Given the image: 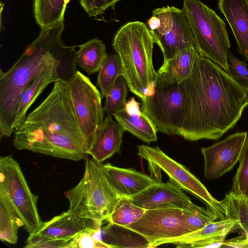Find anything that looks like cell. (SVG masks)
<instances>
[{"label": "cell", "mask_w": 248, "mask_h": 248, "mask_svg": "<svg viewBox=\"0 0 248 248\" xmlns=\"http://www.w3.org/2000/svg\"><path fill=\"white\" fill-rule=\"evenodd\" d=\"M182 83L186 112L180 136L186 140L220 139L248 106V88L203 56Z\"/></svg>", "instance_id": "6da1fadb"}, {"label": "cell", "mask_w": 248, "mask_h": 248, "mask_svg": "<svg viewBox=\"0 0 248 248\" xmlns=\"http://www.w3.org/2000/svg\"><path fill=\"white\" fill-rule=\"evenodd\" d=\"M13 144L19 150L73 161L88 156L68 81L60 79L54 82L47 97L15 130Z\"/></svg>", "instance_id": "7a4b0ae2"}, {"label": "cell", "mask_w": 248, "mask_h": 248, "mask_svg": "<svg viewBox=\"0 0 248 248\" xmlns=\"http://www.w3.org/2000/svg\"><path fill=\"white\" fill-rule=\"evenodd\" d=\"M63 21L42 29L39 36L6 72L0 74V133L9 137L14 132L18 107L26 90L49 54L63 42Z\"/></svg>", "instance_id": "3957f363"}, {"label": "cell", "mask_w": 248, "mask_h": 248, "mask_svg": "<svg viewBox=\"0 0 248 248\" xmlns=\"http://www.w3.org/2000/svg\"><path fill=\"white\" fill-rule=\"evenodd\" d=\"M154 44L147 25L140 21L123 25L113 40L122 76L130 91L142 100L152 93L157 78L153 62Z\"/></svg>", "instance_id": "277c9868"}, {"label": "cell", "mask_w": 248, "mask_h": 248, "mask_svg": "<svg viewBox=\"0 0 248 248\" xmlns=\"http://www.w3.org/2000/svg\"><path fill=\"white\" fill-rule=\"evenodd\" d=\"M182 9L189 23L200 55L228 73L230 43L223 20L201 0H184Z\"/></svg>", "instance_id": "5b68a950"}, {"label": "cell", "mask_w": 248, "mask_h": 248, "mask_svg": "<svg viewBox=\"0 0 248 248\" xmlns=\"http://www.w3.org/2000/svg\"><path fill=\"white\" fill-rule=\"evenodd\" d=\"M152 93L142 100V109L157 131L180 134L186 112V96L182 82L158 73Z\"/></svg>", "instance_id": "8992f818"}, {"label": "cell", "mask_w": 248, "mask_h": 248, "mask_svg": "<svg viewBox=\"0 0 248 248\" xmlns=\"http://www.w3.org/2000/svg\"><path fill=\"white\" fill-rule=\"evenodd\" d=\"M0 194L8 200L29 234L42 226L38 196L31 192L19 163L12 155L0 157Z\"/></svg>", "instance_id": "52a82bcc"}, {"label": "cell", "mask_w": 248, "mask_h": 248, "mask_svg": "<svg viewBox=\"0 0 248 248\" xmlns=\"http://www.w3.org/2000/svg\"><path fill=\"white\" fill-rule=\"evenodd\" d=\"M68 85L76 116L88 151L104 120L102 97L90 79L79 71L77 70L69 79Z\"/></svg>", "instance_id": "ba28073f"}, {"label": "cell", "mask_w": 248, "mask_h": 248, "mask_svg": "<svg viewBox=\"0 0 248 248\" xmlns=\"http://www.w3.org/2000/svg\"><path fill=\"white\" fill-rule=\"evenodd\" d=\"M137 154L148 162L150 168L162 170L182 189L202 200L220 219L225 218V211L221 201L212 196L202 183L185 166L170 157L159 147L141 145L138 146Z\"/></svg>", "instance_id": "9c48e42d"}, {"label": "cell", "mask_w": 248, "mask_h": 248, "mask_svg": "<svg viewBox=\"0 0 248 248\" xmlns=\"http://www.w3.org/2000/svg\"><path fill=\"white\" fill-rule=\"evenodd\" d=\"M152 15L158 18V25L150 30L166 62L178 51L188 47L197 48L188 20L182 9L166 6L153 10ZM198 49V48H197Z\"/></svg>", "instance_id": "30bf717a"}, {"label": "cell", "mask_w": 248, "mask_h": 248, "mask_svg": "<svg viewBox=\"0 0 248 248\" xmlns=\"http://www.w3.org/2000/svg\"><path fill=\"white\" fill-rule=\"evenodd\" d=\"M123 228L141 235L148 248L193 232L185 220L183 210L175 208L146 210L137 221Z\"/></svg>", "instance_id": "8fae6325"}, {"label": "cell", "mask_w": 248, "mask_h": 248, "mask_svg": "<svg viewBox=\"0 0 248 248\" xmlns=\"http://www.w3.org/2000/svg\"><path fill=\"white\" fill-rule=\"evenodd\" d=\"M82 178L88 204L96 221L103 224L108 219L122 197L111 186L100 164L92 158H85Z\"/></svg>", "instance_id": "7c38bea8"}, {"label": "cell", "mask_w": 248, "mask_h": 248, "mask_svg": "<svg viewBox=\"0 0 248 248\" xmlns=\"http://www.w3.org/2000/svg\"><path fill=\"white\" fill-rule=\"evenodd\" d=\"M247 132H236L207 147H202L204 177L218 178L231 170L239 161Z\"/></svg>", "instance_id": "4fadbf2b"}, {"label": "cell", "mask_w": 248, "mask_h": 248, "mask_svg": "<svg viewBox=\"0 0 248 248\" xmlns=\"http://www.w3.org/2000/svg\"><path fill=\"white\" fill-rule=\"evenodd\" d=\"M174 182H157L129 197L132 202L145 210L175 208L197 211L203 208L193 203Z\"/></svg>", "instance_id": "5bb4252c"}, {"label": "cell", "mask_w": 248, "mask_h": 248, "mask_svg": "<svg viewBox=\"0 0 248 248\" xmlns=\"http://www.w3.org/2000/svg\"><path fill=\"white\" fill-rule=\"evenodd\" d=\"M237 221L225 218L211 222L198 230L164 241L177 248L221 247L227 235L236 228Z\"/></svg>", "instance_id": "9a60e30c"}, {"label": "cell", "mask_w": 248, "mask_h": 248, "mask_svg": "<svg viewBox=\"0 0 248 248\" xmlns=\"http://www.w3.org/2000/svg\"><path fill=\"white\" fill-rule=\"evenodd\" d=\"M113 117L124 131H128L147 143L157 140V130L151 119L140 108V104L132 97L118 109Z\"/></svg>", "instance_id": "2e32d148"}, {"label": "cell", "mask_w": 248, "mask_h": 248, "mask_svg": "<svg viewBox=\"0 0 248 248\" xmlns=\"http://www.w3.org/2000/svg\"><path fill=\"white\" fill-rule=\"evenodd\" d=\"M100 165L111 186L121 197H129L158 182L153 177L133 169L122 168L109 163Z\"/></svg>", "instance_id": "e0dca14e"}, {"label": "cell", "mask_w": 248, "mask_h": 248, "mask_svg": "<svg viewBox=\"0 0 248 248\" xmlns=\"http://www.w3.org/2000/svg\"><path fill=\"white\" fill-rule=\"evenodd\" d=\"M217 8L230 26L239 53L248 62V1L218 0Z\"/></svg>", "instance_id": "ac0fdd59"}, {"label": "cell", "mask_w": 248, "mask_h": 248, "mask_svg": "<svg viewBox=\"0 0 248 248\" xmlns=\"http://www.w3.org/2000/svg\"><path fill=\"white\" fill-rule=\"evenodd\" d=\"M124 130L112 118L107 116L87 151L88 155L99 164L121 152Z\"/></svg>", "instance_id": "d6986e66"}, {"label": "cell", "mask_w": 248, "mask_h": 248, "mask_svg": "<svg viewBox=\"0 0 248 248\" xmlns=\"http://www.w3.org/2000/svg\"><path fill=\"white\" fill-rule=\"evenodd\" d=\"M101 226L66 211L44 222L36 232L54 238L72 239L78 233L88 228L97 229Z\"/></svg>", "instance_id": "ffe728a7"}, {"label": "cell", "mask_w": 248, "mask_h": 248, "mask_svg": "<svg viewBox=\"0 0 248 248\" xmlns=\"http://www.w3.org/2000/svg\"><path fill=\"white\" fill-rule=\"evenodd\" d=\"M200 55L198 49L195 47L183 49L171 58L163 62L157 73L181 83L191 76Z\"/></svg>", "instance_id": "44dd1931"}, {"label": "cell", "mask_w": 248, "mask_h": 248, "mask_svg": "<svg viewBox=\"0 0 248 248\" xmlns=\"http://www.w3.org/2000/svg\"><path fill=\"white\" fill-rule=\"evenodd\" d=\"M76 52L77 65L89 75L98 72L108 56L104 42L98 38L91 39L78 46Z\"/></svg>", "instance_id": "7402d4cb"}, {"label": "cell", "mask_w": 248, "mask_h": 248, "mask_svg": "<svg viewBox=\"0 0 248 248\" xmlns=\"http://www.w3.org/2000/svg\"><path fill=\"white\" fill-rule=\"evenodd\" d=\"M70 0H34V14L41 29L63 21Z\"/></svg>", "instance_id": "603a6c76"}, {"label": "cell", "mask_w": 248, "mask_h": 248, "mask_svg": "<svg viewBox=\"0 0 248 248\" xmlns=\"http://www.w3.org/2000/svg\"><path fill=\"white\" fill-rule=\"evenodd\" d=\"M23 226L6 197L0 194V239L12 244L18 241V229Z\"/></svg>", "instance_id": "cb8c5ba5"}, {"label": "cell", "mask_w": 248, "mask_h": 248, "mask_svg": "<svg viewBox=\"0 0 248 248\" xmlns=\"http://www.w3.org/2000/svg\"><path fill=\"white\" fill-rule=\"evenodd\" d=\"M221 202L225 211V218L236 220V227L248 236V197L237 195L231 191Z\"/></svg>", "instance_id": "d4e9b609"}, {"label": "cell", "mask_w": 248, "mask_h": 248, "mask_svg": "<svg viewBox=\"0 0 248 248\" xmlns=\"http://www.w3.org/2000/svg\"><path fill=\"white\" fill-rule=\"evenodd\" d=\"M64 195L69 202L68 212L102 225L103 224L96 220L90 208L82 178L76 186L67 190Z\"/></svg>", "instance_id": "484cf974"}, {"label": "cell", "mask_w": 248, "mask_h": 248, "mask_svg": "<svg viewBox=\"0 0 248 248\" xmlns=\"http://www.w3.org/2000/svg\"><path fill=\"white\" fill-rule=\"evenodd\" d=\"M145 211L134 204L129 197H122L110 215L108 222L112 225L123 228L137 221Z\"/></svg>", "instance_id": "4316f807"}, {"label": "cell", "mask_w": 248, "mask_h": 248, "mask_svg": "<svg viewBox=\"0 0 248 248\" xmlns=\"http://www.w3.org/2000/svg\"><path fill=\"white\" fill-rule=\"evenodd\" d=\"M122 75V68L120 60L117 54L107 57L97 77V85L101 90L102 97H106L114 84L118 78Z\"/></svg>", "instance_id": "83f0119b"}, {"label": "cell", "mask_w": 248, "mask_h": 248, "mask_svg": "<svg viewBox=\"0 0 248 248\" xmlns=\"http://www.w3.org/2000/svg\"><path fill=\"white\" fill-rule=\"evenodd\" d=\"M239 166L233 177L232 190L234 194L248 197V133L239 158Z\"/></svg>", "instance_id": "f1b7e54d"}, {"label": "cell", "mask_w": 248, "mask_h": 248, "mask_svg": "<svg viewBox=\"0 0 248 248\" xmlns=\"http://www.w3.org/2000/svg\"><path fill=\"white\" fill-rule=\"evenodd\" d=\"M127 87L123 76H120L105 97L104 108L107 116H113L115 112L124 106L127 96Z\"/></svg>", "instance_id": "f546056e"}, {"label": "cell", "mask_w": 248, "mask_h": 248, "mask_svg": "<svg viewBox=\"0 0 248 248\" xmlns=\"http://www.w3.org/2000/svg\"><path fill=\"white\" fill-rule=\"evenodd\" d=\"M71 239H59L45 236L36 232L30 233L26 241V248H69Z\"/></svg>", "instance_id": "4dcf8cb0"}, {"label": "cell", "mask_w": 248, "mask_h": 248, "mask_svg": "<svg viewBox=\"0 0 248 248\" xmlns=\"http://www.w3.org/2000/svg\"><path fill=\"white\" fill-rule=\"evenodd\" d=\"M228 73L236 80L248 88V68L245 61L236 58L230 51L228 55Z\"/></svg>", "instance_id": "1f68e13d"}, {"label": "cell", "mask_w": 248, "mask_h": 248, "mask_svg": "<svg viewBox=\"0 0 248 248\" xmlns=\"http://www.w3.org/2000/svg\"><path fill=\"white\" fill-rule=\"evenodd\" d=\"M93 228H88L76 234L70 242L69 248H112L110 245L97 242L94 238Z\"/></svg>", "instance_id": "d6a6232c"}, {"label": "cell", "mask_w": 248, "mask_h": 248, "mask_svg": "<svg viewBox=\"0 0 248 248\" xmlns=\"http://www.w3.org/2000/svg\"><path fill=\"white\" fill-rule=\"evenodd\" d=\"M120 0H79L81 5L90 16L101 15L108 8H114Z\"/></svg>", "instance_id": "836d02e7"}, {"label": "cell", "mask_w": 248, "mask_h": 248, "mask_svg": "<svg viewBox=\"0 0 248 248\" xmlns=\"http://www.w3.org/2000/svg\"><path fill=\"white\" fill-rule=\"evenodd\" d=\"M221 247L248 248V236L245 235L225 241Z\"/></svg>", "instance_id": "e575fe53"}, {"label": "cell", "mask_w": 248, "mask_h": 248, "mask_svg": "<svg viewBox=\"0 0 248 248\" xmlns=\"http://www.w3.org/2000/svg\"><path fill=\"white\" fill-rule=\"evenodd\" d=\"M248 1V0H247Z\"/></svg>", "instance_id": "d590c367"}]
</instances>
